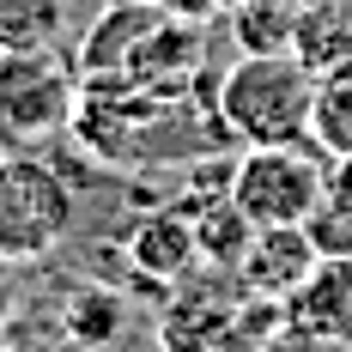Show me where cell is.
Here are the masks:
<instances>
[{"mask_svg":"<svg viewBox=\"0 0 352 352\" xmlns=\"http://www.w3.org/2000/svg\"><path fill=\"white\" fill-rule=\"evenodd\" d=\"M73 219H79L73 182L49 158H36L25 146L0 158V261L6 267H25V261H43L49 249H61Z\"/></svg>","mask_w":352,"mask_h":352,"instance_id":"obj_2","label":"cell"},{"mask_svg":"<svg viewBox=\"0 0 352 352\" xmlns=\"http://www.w3.org/2000/svg\"><path fill=\"white\" fill-rule=\"evenodd\" d=\"M128 261H134V280H152V285L182 280V274L201 261L195 212L164 207V212H152V219H140V225L128 231Z\"/></svg>","mask_w":352,"mask_h":352,"instance_id":"obj_7","label":"cell"},{"mask_svg":"<svg viewBox=\"0 0 352 352\" xmlns=\"http://www.w3.org/2000/svg\"><path fill=\"white\" fill-rule=\"evenodd\" d=\"M6 328H12V285L0 280V340H6Z\"/></svg>","mask_w":352,"mask_h":352,"instance_id":"obj_17","label":"cell"},{"mask_svg":"<svg viewBox=\"0 0 352 352\" xmlns=\"http://www.w3.org/2000/svg\"><path fill=\"white\" fill-rule=\"evenodd\" d=\"M316 91L322 79L285 49V55H237L212 98L237 146H304L316 140Z\"/></svg>","mask_w":352,"mask_h":352,"instance_id":"obj_1","label":"cell"},{"mask_svg":"<svg viewBox=\"0 0 352 352\" xmlns=\"http://www.w3.org/2000/svg\"><path fill=\"white\" fill-rule=\"evenodd\" d=\"M158 25V6L152 0H109L104 12L85 25V43H79V73L85 79H122L140 55L146 31Z\"/></svg>","mask_w":352,"mask_h":352,"instance_id":"obj_6","label":"cell"},{"mask_svg":"<svg viewBox=\"0 0 352 352\" xmlns=\"http://www.w3.org/2000/svg\"><path fill=\"white\" fill-rule=\"evenodd\" d=\"M195 231H201V261H212V267H237L249 237H255L249 212L231 195H219L212 207H195Z\"/></svg>","mask_w":352,"mask_h":352,"instance_id":"obj_14","label":"cell"},{"mask_svg":"<svg viewBox=\"0 0 352 352\" xmlns=\"http://www.w3.org/2000/svg\"><path fill=\"white\" fill-rule=\"evenodd\" d=\"M225 195L249 212L255 231H267V225H310L328 207V176L298 146H243V158L231 164V188Z\"/></svg>","mask_w":352,"mask_h":352,"instance_id":"obj_4","label":"cell"},{"mask_svg":"<svg viewBox=\"0 0 352 352\" xmlns=\"http://www.w3.org/2000/svg\"><path fill=\"white\" fill-rule=\"evenodd\" d=\"M158 12H176V19H212V12H225V0H152Z\"/></svg>","mask_w":352,"mask_h":352,"instance_id":"obj_16","label":"cell"},{"mask_svg":"<svg viewBox=\"0 0 352 352\" xmlns=\"http://www.w3.org/2000/svg\"><path fill=\"white\" fill-rule=\"evenodd\" d=\"M67 0H0V55L6 49H55L67 36Z\"/></svg>","mask_w":352,"mask_h":352,"instance_id":"obj_12","label":"cell"},{"mask_svg":"<svg viewBox=\"0 0 352 352\" xmlns=\"http://www.w3.org/2000/svg\"><path fill=\"white\" fill-rule=\"evenodd\" d=\"M316 146L334 164H352V73L322 79V91H316Z\"/></svg>","mask_w":352,"mask_h":352,"instance_id":"obj_15","label":"cell"},{"mask_svg":"<svg viewBox=\"0 0 352 352\" xmlns=\"http://www.w3.org/2000/svg\"><path fill=\"white\" fill-rule=\"evenodd\" d=\"M292 55L316 79L352 73V0H304L298 31H292Z\"/></svg>","mask_w":352,"mask_h":352,"instance_id":"obj_8","label":"cell"},{"mask_svg":"<svg viewBox=\"0 0 352 352\" xmlns=\"http://www.w3.org/2000/svg\"><path fill=\"white\" fill-rule=\"evenodd\" d=\"M61 334L79 352H109L128 334V304L116 285H73L67 304H61Z\"/></svg>","mask_w":352,"mask_h":352,"instance_id":"obj_10","label":"cell"},{"mask_svg":"<svg viewBox=\"0 0 352 352\" xmlns=\"http://www.w3.org/2000/svg\"><path fill=\"white\" fill-rule=\"evenodd\" d=\"M292 322L310 328L316 340H346L352 334V261H322L316 280L292 298Z\"/></svg>","mask_w":352,"mask_h":352,"instance_id":"obj_11","label":"cell"},{"mask_svg":"<svg viewBox=\"0 0 352 352\" xmlns=\"http://www.w3.org/2000/svg\"><path fill=\"white\" fill-rule=\"evenodd\" d=\"M298 12H304V0H243L231 12L243 55H285L292 31H298Z\"/></svg>","mask_w":352,"mask_h":352,"instance_id":"obj_13","label":"cell"},{"mask_svg":"<svg viewBox=\"0 0 352 352\" xmlns=\"http://www.w3.org/2000/svg\"><path fill=\"white\" fill-rule=\"evenodd\" d=\"M6 152H12V146H6V134H0V158H6Z\"/></svg>","mask_w":352,"mask_h":352,"instance_id":"obj_18","label":"cell"},{"mask_svg":"<svg viewBox=\"0 0 352 352\" xmlns=\"http://www.w3.org/2000/svg\"><path fill=\"white\" fill-rule=\"evenodd\" d=\"M91 6H98V12H104V0H91ZM67 12H73V0H67Z\"/></svg>","mask_w":352,"mask_h":352,"instance_id":"obj_19","label":"cell"},{"mask_svg":"<svg viewBox=\"0 0 352 352\" xmlns=\"http://www.w3.org/2000/svg\"><path fill=\"white\" fill-rule=\"evenodd\" d=\"M322 249L310 237V225H267L255 231L237 261V280H243L249 298H267V304H292L304 285L316 280Z\"/></svg>","mask_w":352,"mask_h":352,"instance_id":"obj_5","label":"cell"},{"mask_svg":"<svg viewBox=\"0 0 352 352\" xmlns=\"http://www.w3.org/2000/svg\"><path fill=\"white\" fill-rule=\"evenodd\" d=\"M158 346L164 352H237V310L219 304L212 292H188L164 310Z\"/></svg>","mask_w":352,"mask_h":352,"instance_id":"obj_9","label":"cell"},{"mask_svg":"<svg viewBox=\"0 0 352 352\" xmlns=\"http://www.w3.org/2000/svg\"><path fill=\"white\" fill-rule=\"evenodd\" d=\"M73 109H79V85H73L61 43L55 49H6L0 55V134H6L12 152L67 134Z\"/></svg>","mask_w":352,"mask_h":352,"instance_id":"obj_3","label":"cell"}]
</instances>
